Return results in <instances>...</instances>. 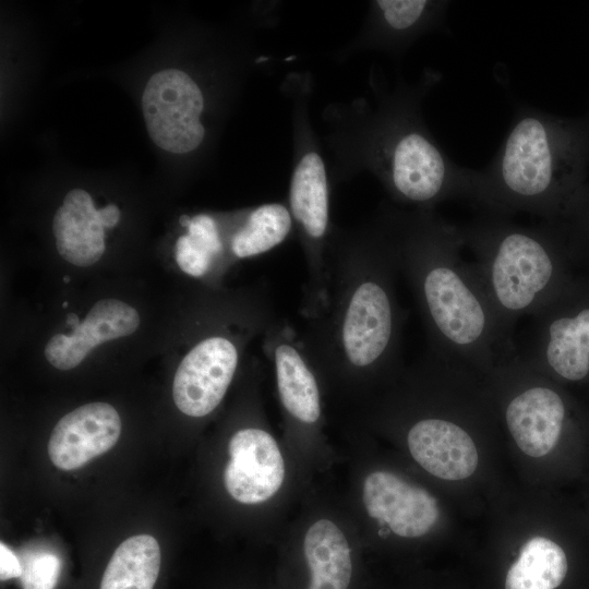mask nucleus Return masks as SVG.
<instances>
[{
	"instance_id": "nucleus-1",
	"label": "nucleus",
	"mask_w": 589,
	"mask_h": 589,
	"mask_svg": "<svg viewBox=\"0 0 589 589\" xmlns=\"http://www.w3.org/2000/svg\"><path fill=\"white\" fill-rule=\"evenodd\" d=\"M398 274L381 230L328 244L324 297L300 335L318 376L358 384L400 368L406 312Z\"/></svg>"
},
{
	"instance_id": "nucleus-2",
	"label": "nucleus",
	"mask_w": 589,
	"mask_h": 589,
	"mask_svg": "<svg viewBox=\"0 0 589 589\" xmlns=\"http://www.w3.org/2000/svg\"><path fill=\"white\" fill-rule=\"evenodd\" d=\"M381 231L412 290L428 352L488 374L517 353L472 263L460 255L461 229L420 211L388 218Z\"/></svg>"
},
{
	"instance_id": "nucleus-3",
	"label": "nucleus",
	"mask_w": 589,
	"mask_h": 589,
	"mask_svg": "<svg viewBox=\"0 0 589 589\" xmlns=\"http://www.w3.org/2000/svg\"><path fill=\"white\" fill-rule=\"evenodd\" d=\"M465 245L505 335L517 321L533 316L577 273L564 238L552 228L522 227L500 215L461 229Z\"/></svg>"
},
{
	"instance_id": "nucleus-4",
	"label": "nucleus",
	"mask_w": 589,
	"mask_h": 589,
	"mask_svg": "<svg viewBox=\"0 0 589 589\" xmlns=\"http://www.w3.org/2000/svg\"><path fill=\"white\" fill-rule=\"evenodd\" d=\"M532 317L530 340L519 357L542 375L589 378V275L576 274Z\"/></svg>"
},
{
	"instance_id": "nucleus-5",
	"label": "nucleus",
	"mask_w": 589,
	"mask_h": 589,
	"mask_svg": "<svg viewBox=\"0 0 589 589\" xmlns=\"http://www.w3.org/2000/svg\"><path fill=\"white\" fill-rule=\"evenodd\" d=\"M272 322L251 324L230 335L213 333L200 338L184 354L173 377L172 398L179 411L191 418L213 412L235 377L242 347L253 337H262Z\"/></svg>"
},
{
	"instance_id": "nucleus-6",
	"label": "nucleus",
	"mask_w": 589,
	"mask_h": 589,
	"mask_svg": "<svg viewBox=\"0 0 589 589\" xmlns=\"http://www.w3.org/2000/svg\"><path fill=\"white\" fill-rule=\"evenodd\" d=\"M474 178L454 171L452 163L424 133H400L387 149L386 183L398 201L428 211L448 197H471Z\"/></svg>"
},
{
	"instance_id": "nucleus-7",
	"label": "nucleus",
	"mask_w": 589,
	"mask_h": 589,
	"mask_svg": "<svg viewBox=\"0 0 589 589\" xmlns=\"http://www.w3.org/2000/svg\"><path fill=\"white\" fill-rule=\"evenodd\" d=\"M289 211L303 244L306 281L300 313L305 320L322 303L326 281L329 193L322 157L308 152L297 164L290 181Z\"/></svg>"
},
{
	"instance_id": "nucleus-8",
	"label": "nucleus",
	"mask_w": 589,
	"mask_h": 589,
	"mask_svg": "<svg viewBox=\"0 0 589 589\" xmlns=\"http://www.w3.org/2000/svg\"><path fill=\"white\" fill-rule=\"evenodd\" d=\"M142 108L148 135L160 148L184 154L202 143L204 98L185 72L167 69L153 74L144 88Z\"/></svg>"
},
{
	"instance_id": "nucleus-9",
	"label": "nucleus",
	"mask_w": 589,
	"mask_h": 589,
	"mask_svg": "<svg viewBox=\"0 0 589 589\" xmlns=\"http://www.w3.org/2000/svg\"><path fill=\"white\" fill-rule=\"evenodd\" d=\"M507 363L519 388L506 401V426L522 453L542 457L560 441L567 418L566 400L518 352Z\"/></svg>"
},
{
	"instance_id": "nucleus-10",
	"label": "nucleus",
	"mask_w": 589,
	"mask_h": 589,
	"mask_svg": "<svg viewBox=\"0 0 589 589\" xmlns=\"http://www.w3.org/2000/svg\"><path fill=\"white\" fill-rule=\"evenodd\" d=\"M230 460L224 471L229 495L242 504H259L279 490L285 464L277 442L257 426L236 431L229 440Z\"/></svg>"
},
{
	"instance_id": "nucleus-11",
	"label": "nucleus",
	"mask_w": 589,
	"mask_h": 589,
	"mask_svg": "<svg viewBox=\"0 0 589 589\" xmlns=\"http://www.w3.org/2000/svg\"><path fill=\"white\" fill-rule=\"evenodd\" d=\"M120 433L121 420L111 405L86 404L57 422L48 442V455L61 470L79 469L111 449Z\"/></svg>"
},
{
	"instance_id": "nucleus-12",
	"label": "nucleus",
	"mask_w": 589,
	"mask_h": 589,
	"mask_svg": "<svg viewBox=\"0 0 589 589\" xmlns=\"http://www.w3.org/2000/svg\"><path fill=\"white\" fill-rule=\"evenodd\" d=\"M363 503L370 517L404 538L428 533L440 517L433 495L387 471H374L364 479Z\"/></svg>"
},
{
	"instance_id": "nucleus-13",
	"label": "nucleus",
	"mask_w": 589,
	"mask_h": 589,
	"mask_svg": "<svg viewBox=\"0 0 589 589\" xmlns=\"http://www.w3.org/2000/svg\"><path fill=\"white\" fill-rule=\"evenodd\" d=\"M407 445L413 459L440 479H466L478 466L471 435L461 424L445 417L417 419L407 432Z\"/></svg>"
},
{
	"instance_id": "nucleus-14",
	"label": "nucleus",
	"mask_w": 589,
	"mask_h": 589,
	"mask_svg": "<svg viewBox=\"0 0 589 589\" xmlns=\"http://www.w3.org/2000/svg\"><path fill=\"white\" fill-rule=\"evenodd\" d=\"M139 325L140 315L128 303L117 299L99 300L69 335L51 337L45 347V357L58 370L74 369L95 347L131 335Z\"/></svg>"
},
{
	"instance_id": "nucleus-15",
	"label": "nucleus",
	"mask_w": 589,
	"mask_h": 589,
	"mask_svg": "<svg viewBox=\"0 0 589 589\" xmlns=\"http://www.w3.org/2000/svg\"><path fill=\"white\" fill-rule=\"evenodd\" d=\"M52 231L58 253L75 266H91L105 252V231L92 196L73 189L57 209Z\"/></svg>"
},
{
	"instance_id": "nucleus-16",
	"label": "nucleus",
	"mask_w": 589,
	"mask_h": 589,
	"mask_svg": "<svg viewBox=\"0 0 589 589\" xmlns=\"http://www.w3.org/2000/svg\"><path fill=\"white\" fill-rule=\"evenodd\" d=\"M303 551L311 570L309 589H347L351 579L350 548L342 531L320 519L306 531Z\"/></svg>"
},
{
	"instance_id": "nucleus-17",
	"label": "nucleus",
	"mask_w": 589,
	"mask_h": 589,
	"mask_svg": "<svg viewBox=\"0 0 589 589\" xmlns=\"http://www.w3.org/2000/svg\"><path fill=\"white\" fill-rule=\"evenodd\" d=\"M160 561V548L154 537H130L115 550L103 575L100 589H153Z\"/></svg>"
},
{
	"instance_id": "nucleus-18",
	"label": "nucleus",
	"mask_w": 589,
	"mask_h": 589,
	"mask_svg": "<svg viewBox=\"0 0 589 589\" xmlns=\"http://www.w3.org/2000/svg\"><path fill=\"white\" fill-rule=\"evenodd\" d=\"M566 573L563 549L550 539L534 537L522 545L518 560L510 566L505 589H555Z\"/></svg>"
},
{
	"instance_id": "nucleus-19",
	"label": "nucleus",
	"mask_w": 589,
	"mask_h": 589,
	"mask_svg": "<svg viewBox=\"0 0 589 589\" xmlns=\"http://www.w3.org/2000/svg\"><path fill=\"white\" fill-rule=\"evenodd\" d=\"M289 207L281 203H267L252 209L235 232L231 252L235 259L262 255L283 243L292 230Z\"/></svg>"
},
{
	"instance_id": "nucleus-20",
	"label": "nucleus",
	"mask_w": 589,
	"mask_h": 589,
	"mask_svg": "<svg viewBox=\"0 0 589 589\" xmlns=\"http://www.w3.org/2000/svg\"><path fill=\"white\" fill-rule=\"evenodd\" d=\"M187 229L176 242V261L182 272L202 278L225 250L223 239L215 219L206 214L192 217Z\"/></svg>"
},
{
	"instance_id": "nucleus-21",
	"label": "nucleus",
	"mask_w": 589,
	"mask_h": 589,
	"mask_svg": "<svg viewBox=\"0 0 589 589\" xmlns=\"http://www.w3.org/2000/svg\"><path fill=\"white\" fill-rule=\"evenodd\" d=\"M22 567V589H55L61 563L56 554L40 552L25 557Z\"/></svg>"
},
{
	"instance_id": "nucleus-22",
	"label": "nucleus",
	"mask_w": 589,
	"mask_h": 589,
	"mask_svg": "<svg viewBox=\"0 0 589 589\" xmlns=\"http://www.w3.org/2000/svg\"><path fill=\"white\" fill-rule=\"evenodd\" d=\"M375 3L384 22L393 31H408L416 26L430 7L425 0H380Z\"/></svg>"
},
{
	"instance_id": "nucleus-23",
	"label": "nucleus",
	"mask_w": 589,
	"mask_h": 589,
	"mask_svg": "<svg viewBox=\"0 0 589 589\" xmlns=\"http://www.w3.org/2000/svg\"><path fill=\"white\" fill-rule=\"evenodd\" d=\"M23 573L22 562L3 542L0 543V579L20 578Z\"/></svg>"
},
{
	"instance_id": "nucleus-24",
	"label": "nucleus",
	"mask_w": 589,
	"mask_h": 589,
	"mask_svg": "<svg viewBox=\"0 0 589 589\" xmlns=\"http://www.w3.org/2000/svg\"><path fill=\"white\" fill-rule=\"evenodd\" d=\"M98 214L104 228H112L119 223L120 212L118 207L113 204L98 209Z\"/></svg>"
},
{
	"instance_id": "nucleus-25",
	"label": "nucleus",
	"mask_w": 589,
	"mask_h": 589,
	"mask_svg": "<svg viewBox=\"0 0 589 589\" xmlns=\"http://www.w3.org/2000/svg\"><path fill=\"white\" fill-rule=\"evenodd\" d=\"M67 322L72 328L81 324L79 317L74 313H69L67 315Z\"/></svg>"
},
{
	"instance_id": "nucleus-26",
	"label": "nucleus",
	"mask_w": 589,
	"mask_h": 589,
	"mask_svg": "<svg viewBox=\"0 0 589 589\" xmlns=\"http://www.w3.org/2000/svg\"><path fill=\"white\" fill-rule=\"evenodd\" d=\"M63 280H64V281H69L70 278H69V277H64Z\"/></svg>"
}]
</instances>
